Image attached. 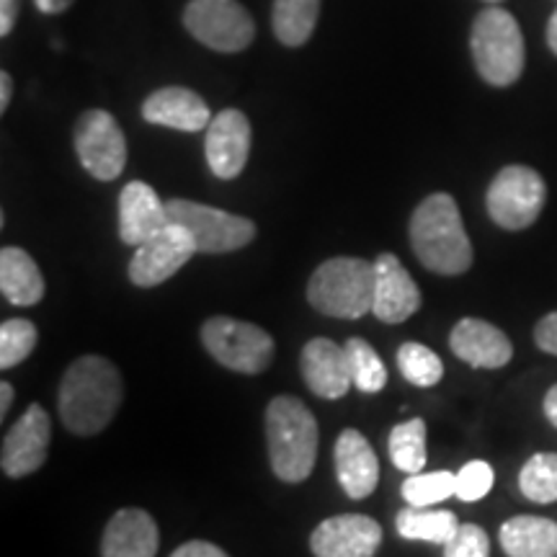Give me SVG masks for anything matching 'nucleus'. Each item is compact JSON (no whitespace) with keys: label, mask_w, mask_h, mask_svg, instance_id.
<instances>
[{"label":"nucleus","mask_w":557,"mask_h":557,"mask_svg":"<svg viewBox=\"0 0 557 557\" xmlns=\"http://www.w3.org/2000/svg\"><path fill=\"white\" fill-rule=\"evenodd\" d=\"M395 527H398V534L403 540L431 542V545H447V542L457 534L459 519H457V513L447 511V508L408 506L398 513Z\"/></svg>","instance_id":"b1692460"},{"label":"nucleus","mask_w":557,"mask_h":557,"mask_svg":"<svg viewBox=\"0 0 557 557\" xmlns=\"http://www.w3.org/2000/svg\"><path fill=\"white\" fill-rule=\"evenodd\" d=\"M545 416L549 418V423L557 429V385L549 387L545 395Z\"/></svg>","instance_id":"58836bf2"},{"label":"nucleus","mask_w":557,"mask_h":557,"mask_svg":"<svg viewBox=\"0 0 557 557\" xmlns=\"http://www.w3.org/2000/svg\"><path fill=\"white\" fill-rule=\"evenodd\" d=\"M122 398L124 382L120 369L109 359L86 354L62 374L58 389L60 418L70 434L94 436L109 426Z\"/></svg>","instance_id":"f257e3e1"},{"label":"nucleus","mask_w":557,"mask_h":557,"mask_svg":"<svg viewBox=\"0 0 557 557\" xmlns=\"http://www.w3.org/2000/svg\"><path fill=\"white\" fill-rule=\"evenodd\" d=\"M500 547L508 557H557V521L513 517L500 527Z\"/></svg>","instance_id":"5701e85b"},{"label":"nucleus","mask_w":557,"mask_h":557,"mask_svg":"<svg viewBox=\"0 0 557 557\" xmlns=\"http://www.w3.org/2000/svg\"><path fill=\"white\" fill-rule=\"evenodd\" d=\"M171 557H230V555L218 545H212V542L194 540V542H186V545H181Z\"/></svg>","instance_id":"f704fd0d"},{"label":"nucleus","mask_w":557,"mask_h":557,"mask_svg":"<svg viewBox=\"0 0 557 557\" xmlns=\"http://www.w3.org/2000/svg\"><path fill=\"white\" fill-rule=\"evenodd\" d=\"M410 246L421 267L442 276H459L472 267V243L451 194L436 191L410 218Z\"/></svg>","instance_id":"f03ea898"},{"label":"nucleus","mask_w":557,"mask_h":557,"mask_svg":"<svg viewBox=\"0 0 557 557\" xmlns=\"http://www.w3.org/2000/svg\"><path fill=\"white\" fill-rule=\"evenodd\" d=\"M11 403H13V387L9 382H3V385H0V418L9 416Z\"/></svg>","instance_id":"ea45409f"},{"label":"nucleus","mask_w":557,"mask_h":557,"mask_svg":"<svg viewBox=\"0 0 557 557\" xmlns=\"http://www.w3.org/2000/svg\"><path fill=\"white\" fill-rule=\"evenodd\" d=\"M11 94H13V81H11V75L3 70V73H0V111L9 109Z\"/></svg>","instance_id":"4c0bfd02"},{"label":"nucleus","mask_w":557,"mask_h":557,"mask_svg":"<svg viewBox=\"0 0 557 557\" xmlns=\"http://www.w3.org/2000/svg\"><path fill=\"white\" fill-rule=\"evenodd\" d=\"M201 344L209 357L240 374H261L274 359V338L259 325L214 315L201 325Z\"/></svg>","instance_id":"423d86ee"},{"label":"nucleus","mask_w":557,"mask_h":557,"mask_svg":"<svg viewBox=\"0 0 557 557\" xmlns=\"http://www.w3.org/2000/svg\"><path fill=\"white\" fill-rule=\"evenodd\" d=\"M37 338V325L32 320H3V325H0V367L11 369L21 364L34 351Z\"/></svg>","instance_id":"7c9ffc66"},{"label":"nucleus","mask_w":557,"mask_h":557,"mask_svg":"<svg viewBox=\"0 0 557 557\" xmlns=\"http://www.w3.org/2000/svg\"><path fill=\"white\" fill-rule=\"evenodd\" d=\"M449 348L457 359L478 369H500L513 357V346L506 333L480 318L459 320L449 333Z\"/></svg>","instance_id":"dca6fc26"},{"label":"nucleus","mask_w":557,"mask_h":557,"mask_svg":"<svg viewBox=\"0 0 557 557\" xmlns=\"http://www.w3.org/2000/svg\"><path fill=\"white\" fill-rule=\"evenodd\" d=\"M50 413L34 403L5 434L3 449H0V468L9 478L32 475L45 465L47 451H50Z\"/></svg>","instance_id":"f8f14e48"},{"label":"nucleus","mask_w":557,"mask_h":557,"mask_svg":"<svg viewBox=\"0 0 557 557\" xmlns=\"http://www.w3.org/2000/svg\"><path fill=\"white\" fill-rule=\"evenodd\" d=\"M271 470L284 483L310 478L318 457V421L295 395H276L267 408Z\"/></svg>","instance_id":"7ed1b4c3"},{"label":"nucleus","mask_w":557,"mask_h":557,"mask_svg":"<svg viewBox=\"0 0 557 557\" xmlns=\"http://www.w3.org/2000/svg\"><path fill=\"white\" fill-rule=\"evenodd\" d=\"M75 152L81 165L99 181H114L127 165V139L120 122L103 109H90L81 114L73 132Z\"/></svg>","instance_id":"9d476101"},{"label":"nucleus","mask_w":557,"mask_h":557,"mask_svg":"<svg viewBox=\"0 0 557 557\" xmlns=\"http://www.w3.org/2000/svg\"><path fill=\"white\" fill-rule=\"evenodd\" d=\"M158 545L156 519L143 508H122L103 529L101 557H156Z\"/></svg>","instance_id":"412c9836"},{"label":"nucleus","mask_w":557,"mask_h":557,"mask_svg":"<svg viewBox=\"0 0 557 557\" xmlns=\"http://www.w3.org/2000/svg\"><path fill=\"white\" fill-rule=\"evenodd\" d=\"M421 308V289L395 253H380L374 259V305L372 315L382 323H403Z\"/></svg>","instance_id":"2eb2a0df"},{"label":"nucleus","mask_w":557,"mask_h":557,"mask_svg":"<svg viewBox=\"0 0 557 557\" xmlns=\"http://www.w3.org/2000/svg\"><path fill=\"white\" fill-rule=\"evenodd\" d=\"M519 491L534 504H555L557 500V455L540 451L529 457L519 472Z\"/></svg>","instance_id":"cd10ccee"},{"label":"nucleus","mask_w":557,"mask_h":557,"mask_svg":"<svg viewBox=\"0 0 557 557\" xmlns=\"http://www.w3.org/2000/svg\"><path fill=\"white\" fill-rule=\"evenodd\" d=\"M143 120L148 124H158V127L199 132L207 129L214 116L197 90L184 86H165L145 99Z\"/></svg>","instance_id":"f3484780"},{"label":"nucleus","mask_w":557,"mask_h":557,"mask_svg":"<svg viewBox=\"0 0 557 557\" xmlns=\"http://www.w3.org/2000/svg\"><path fill=\"white\" fill-rule=\"evenodd\" d=\"M184 26L214 52H243L256 37L253 16L238 0H191L184 11Z\"/></svg>","instance_id":"1a4fd4ad"},{"label":"nucleus","mask_w":557,"mask_h":557,"mask_svg":"<svg viewBox=\"0 0 557 557\" xmlns=\"http://www.w3.org/2000/svg\"><path fill=\"white\" fill-rule=\"evenodd\" d=\"M41 13H62L67 11L75 0H34Z\"/></svg>","instance_id":"e433bc0d"},{"label":"nucleus","mask_w":557,"mask_h":557,"mask_svg":"<svg viewBox=\"0 0 557 557\" xmlns=\"http://www.w3.org/2000/svg\"><path fill=\"white\" fill-rule=\"evenodd\" d=\"M398 369L410 385L434 387L444 377V364L429 346L408 341L398 348Z\"/></svg>","instance_id":"c85d7f7f"},{"label":"nucleus","mask_w":557,"mask_h":557,"mask_svg":"<svg viewBox=\"0 0 557 557\" xmlns=\"http://www.w3.org/2000/svg\"><path fill=\"white\" fill-rule=\"evenodd\" d=\"M299 367H302L305 382L318 398L341 400L354 385L351 374H348L346 351L331 338L308 341L302 348V357H299Z\"/></svg>","instance_id":"6ab92c4d"},{"label":"nucleus","mask_w":557,"mask_h":557,"mask_svg":"<svg viewBox=\"0 0 557 557\" xmlns=\"http://www.w3.org/2000/svg\"><path fill=\"white\" fill-rule=\"evenodd\" d=\"M165 207H169L171 222L191 235L199 253H233L256 238L253 220L230 214L225 209L189 199H171L165 201Z\"/></svg>","instance_id":"0eeeda50"},{"label":"nucleus","mask_w":557,"mask_h":557,"mask_svg":"<svg viewBox=\"0 0 557 557\" xmlns=\"http://www.w3.org/2000/svg\"><path fill=\"white\" fill-rule=\"evenodd\" d=\"M534 341H537L542 351L557 357V312H549V315L540 320L537 329H534Z\"/></svg>","instance_id":"72a5a7b5"},{"label":"nucleus","mask_w":557,"mask_h":557,"mask_svg":"<svg viewBox=\"0 0 557 557\" xmlns=\"http://www.w3.org/2000/svg\"><path fill=\"white\" fill-rule=\"evenodd\" d=\"M336 472L348 498L361 500L374 493V487L380 483V462L372 444L367 442L361 431H341L336 442Z\"/></svg>","instance_id":"aec40b11"},{"label":"nucleus","mask_w":557,"mask_h":557,"mask_svg":"<svg viewBox=\"0 0 557 557\" xmlns=\"http://www.w3.org/2000/svg\"><path fill=\"white\" fill-rule=\"evenodd\" d=\"M197 253L199 250L194 246L191 235L176 222H169L158 235L137 246L129 261V282L145 289L158 287V284L169 282Z\"/></svg>","instance_id":"9b49d317"},{"label":"nucleus","mask_w":557,"mask_h":557,"mask_svg":"<svg viewBox=\"0 0 557 557\" xmlns=\"http://www.w3.org/2000/svg\"><path fill=\"white\" fill-rule=\"evenodd\" d=\"M487 3H500V0H487Z\"/></svg>","instance_id":"79ce46f5"},{"label":"nucleus","mask_w":557,"mask_h":557,"mask_svg":"<svg viewBox=\"0 0 557 557\" xmlns=\"http://www.w3.org/2000/svg\"><path fill=\"white\" fill-rule=\"evenodd\" d=\"M444 557H491V540L478 524H459L457 534L444 545Z\"/></svg>","instance_id":"473e14b6"},{"label":"nucleus","mask_w":557,"mask_h":557,"mask_svg":"<svg viewBox=\"0 0 557 557\" xmlns=\"http://www.w3.org/2000/svg\"><path fill=\"white\" fill-rule=\"evenodd\" d=\"M382 545V527L364 513H341L320 521L310 537L315 557H374Z\"/></svg>","instance_id":"ddd939ff"},{"label":"nucleus","mask_w":557,"mask_h":557,"mask_svg":"<svg viewBox=\"0 0 557 557\" xmlns=\"http://www.w3.org/2000/svg\"><path fill=\"white\" fill-rule=\"evenodd\" d=\"M493 468L483 459H475V462H468L462 470L457 472V485L455 496L465 504H475V500L485 498L493 487Z\"/></svg>","instance_id":"2f4dec72"},{"label":"nucleus","mask_w":557,"mask_h":557,"mask_svg":"<svg viewBox=\"0 0 557 557\" xmlns=\"http://www.w3.org/2000/svg\"><path fill=\"white\" fill-rule=\"evenodd\" d=\"M389 459L393 465L408 475L423 470L426 465V423L423 418H410L406 423H398L389 431Z\"/></svg>","instance_id":"a878e982"},{"label":"nucleus","mask_w":557,"mask_h":557,"mask_svg":"<svg viewBox=\"0 0 557 557\" xmlns=\"http://www.w3.org/2000/svg\"><path fill=\"white\" fill-rule=\"evenodd\" d=\"M457 485V472L436 470V472H416L403 483V500H408V506H436L442 500L455 496Z\"/></svg>","instance_id":"c756f323"},{"label":"nucleus","mask_w":557,"mask_h":557,"mask_svg":"<svg viewBox=\"0 0 557 557\" xmlns=\"http://www.w3.org/2000/svg\"><path fill=\"white\" fill-rule=\"evenodd\" d=\"M169 207L145 181H129L120 194V238L127 246H143L169 225Z\"/></svg>","instance_id":"a211bd4d"},{"label":"nucleus","mask_w":557,"mask_h":557,"mask_svg":"<svg viewBox=\"0 0 557 557\" xmlns=\"http://www.w3.org/2000/svg\"><path fill=\"white\" fill-rule=\"evenodd\" d=\"M547 45H549V50L557 54V9L547 21Z\"/></svg>","instance_id":"a19ab883"},{"label":"nucleus","mask_w":557,"mask_h":557,"mask_svg":"<svg viewBox=\"0 0 557 557\" xmlns=\"http://www.w3.org/2000/svg\"><path fill=\"white\" fill-rule=\"evenodd\" d=\"M21 0H0V37H9L16 26Z\"/></svg>","instance_id":"c9c22d12"},{"label":"nucleus","mask_w":557,"mask_h":557,"mask_svg":"<svg viewBox=\"0 0 557 557\" xmlns=\"http://www.w3.org/2000/svg\"><path fill=\"white\" fill-rule=\"evenodd\" d=\"M545 201V178L529 165H506V169H500L485 194L487 214L504 230H524L534 225Z\"/></svg>","instance_id":"6e6552de"},{"label":"nucleus","mask_w":557,"mask_h":557,"mask_svg":"<svg viewBox=\"0 0 557 557\" xmlns=\"http://www.w3.org/2000/svg\"><path fill=\"white\" fill-rule=\"evenodd\" d=\"M308 299L320 315L364 318L374 305V263L351 256L320 263L310 276Z\"/></svg>","instance_id":"20e7f679"},{"label":"nucleus","mask_w":557,"mask_h":557,"mask_svg":"<svg viewBox=\"0 0 557 557\" xmlns=\"http://www.w3.org/2000/svg\"><path fill=\"white\" fill-rule=\"evenodd\" d=\"M0 289L16 308H32L45 297V276L24 248L0 250Z\"/></svg>","instance_id":"4be33fe9"},{"label":"nucleus","mask_w":557,"mask_h":557,"mask_svg":"<svg viewBox=\"0 0 557 557\" xmlns=\"http://www.w3.org/2000/svg\"><path fill=\"white\" fill-rule=\"evenodd\" d=\"M320 16V0H274L271 26L284 47L308 45Z\"/></svg>","instance_id":"393cba45"},{"label":"nucleus","mask_w":557,"mask_h":557,"mask_svg":"<svg viewBox=\"0 0 557 557\" xmlns=\"http://www.w3.org/2000/svg\"><path fill=\"white\" fill-rule=\"evenodd\" d=\"M205 156L209 171L222 181L238 178L250 156V122L238 109H225L209 122Z\"/></svg>","instance_id":"4468645a"},{"label":"nucleus","mask_w":557,"mask_h":557,"mask_svg":"<svg viewBox=\"0 0 557 557\" xmlns=\"http://www.w3.org/2000/svg\"><path fill=\"white\" fill-rule=\"evenodd\" d=\"M344 351L354 387L367 395L382 393L387 385V369L385 361L380 359V354L364 338H348Z\"/></svg>","instance_id":"bb28decb"},{"label":"nucleus","mask_w":557,"mask_h":557,"mask_svg":"<svg viewBox=\"0 0 557 557\" xmlns=\"http://www.w3.org/2000/svg\"><path fill=\"white\" fill-rule=\"evenodd\" d=\"M470 50L480 78L491 86H513L524 73V37L519 21L498 5L478 13L470 34Z\"/></svg>","instance_id":"39448f33"}]
</instances>
